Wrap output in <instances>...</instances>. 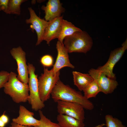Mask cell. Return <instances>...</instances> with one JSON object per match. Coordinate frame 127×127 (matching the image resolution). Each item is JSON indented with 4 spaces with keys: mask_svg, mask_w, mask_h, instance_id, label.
<instances>
[{
    "mask_svg": "<svg viewBox=\"0 0 127 127\" xmlns=\"http://www.w3.org/2000/svg\"><path fill=\"white\" fill-rule=\"evenodd\" d=\"M59 114L65 115L83 122L85 118L84 108L78 103L62 101L57 102Z\"/></svg>",
    "mask_w": 127,
    "mask_h": 127,
    "instance_id": "cell-9",
    "label": "cell"
},
{
    "mask_svg": "<svg viewBox=\"0 0 127 127\" xmlns=\"http://www.w3.org/2000/svg\"><path fill=\"white\" fill-rule=\"evenodd\" d=\"M28 9L30 17L29 19L25 20V22L27 24H31V28L36 31L37 38L36 45H38L43 41V37L44 31L49 22L38 16L31 7H29Z\"/></svg>",
    "mask_w": 127,
    "mask_h": 127,
    "instance_id": "cell-10",
    "label": "cell"
},
{
    "mask_svg": "<svg viewBox=\"0 0 127 127\" xmlns=\"http://www.w3.org/2000/svg\"><path fill=\"white\" fill-rule=\"evenodd\" d=\"M40 118V124L34 127H61L57 123L52 121L47 118L41 110L39 111Z\"/></svg>",
    "mask_w": 127,
    "mask_h": 127,
    "instance_id": "cell-20",
    "label": "cell"
},
{
    "mask_svg": "<svg viewBox=\"0 0 127 127\" xmlns=\"http://www.w3.org/2000/svg\"><path fill=\"white\" fill-rule=\"evenodd\" d=\"M63 44L68 53H86L91 49L93 42L88 34L86 32L81 31L65 37Z\"/></svg>",
    "mask_w": 127,
    "mask_h": 127,
    "instance_id": "cell-3",
    "label": "cell"
},
{
    "mask_svg": "<svg viewBox=\"0 0 127 127\" xmlns=\"http://www.w3.org/2000/svg\"><path fill=\"white\" fill-rule=\"evenodd\" d=\"M9 127H33L32 126H26L21 125L12 122L11 125Z\"/></svg>",
    "mask_w": 127,
    "mask_h": 127,
    "instance_id": "cell-26",
    "label": "cell"
},
{
    "mask_svg": "<svg viewBox=\"0 0 127 127\" xmlns=\"http://www.w3.org/2000/svg\"><path fill=\"white\" fill-rule=\"evenodd\" d=\"M82 31L75 26L71 22L63 19L61 23L60 34L58 40L63 44V41L66 36L71 35L74 33Z\"/></svg>",
    "mask_w": 127,
    "mask_h": 127,
    "instance_id": "cell-17",
    "label": "cell"
},
{
    "mask_svg": "<svg viewBox=\"0 0 127 127\" xmlns=\"http://www.w3.org/2000/svg\"><path fill=\"white\" fill-rule=\"evenodd\" d=\"M40 61L44 67H50L53 65V58L51 56L49 55H46L42 56Z\"/></svg>",
    "mask_w": 127,
    "mask_h": 127,
    "instance_id": "cell-22",
    "label": "cell"
},
{
    "mask_svg": "<svg viewBox=\"0 0 127 127\" xmlns=\"http://www.w3.org/2000/svg\"><path fill=\"white\" fill-rule=\"evenodd\" d=\"M122 47L112 51L107 62L97 69L103 73L108 78L116 79L115 74L113 72V68L127 49V40L123 43Z\"/></svg>",
    "mask_w": 127,
    "mask_h": 127,
    "instance_id": "cell-7",
    "label": "cell"
},
{
    "mask_svg": "<svg viewBox=\"0 0 127 127\" xmlns=\"http://www.w3.org/2000/svg\"><path fill=\"white\" fill-rule=\"evenodd\" d=\"M6 125L0 118V127H5Z\"/></svg>",
    "mask_w": 127,
    "mask_h": 127,
    "instance_id": "cell-27",
    "label": "cell"
},
{
    "mask_svg": "<svg viewBox=\"0 0 127 127\" xmlns=\"http://www.w3.org/2000/svg\"><path fill=\"white\" fill-rule=\"evenodd\" d=\"M10 53L17 63V78L21 82L28 84L29 72L26 63V53L19 46L12 48L10 50Z\"/></svg>",
    "mask_w": 127,
    "mask_h": 127,
    "instance_id": "cell-6",
    "label": "cell"
},
{
    "mask_svg": "<svg viewBox=\"0 0 127 127\" xmlns=\"http://www.w3.org/2000/svg\"><path fill=\"white\" fill-rule=\"evenodd\" d=\"M57 119L61 127H84L85 126L83 122L65 115L59 114Z\"/></svg>",
    "mask_w": 127,
    "mask_h": 127,
    "instance_id": "cell-16",
    "label": "cell"
},
{
    "mask_svg": "<svg viewBox=\"0 0 127 127\" xmlns=\"http://www.w3.org/2000/svg\"><path fill=\"white\" fill-rule=\"evenodd\" d=\"M19 115L12 119V122L20 125L34 127L39 125L40 121L34 117V114L22 105L20 106Z\"/></svg>",
    "mask_w": 127,
    "mask_h": 127,
    "instance_id": "cell-12",
    "label": "cell"
},
{
    "mask_svg": "<svg viewBox=\"0 0 127 127\" xmlns=\"http://www.w3.org/2000/svg\"><path fill=\"white\" fill-rule=\"evenodd\" d=\"M105 119L106 127H127L120 120L111 115H106Z\"/></svg>",
    "mask_w": 127,
    "mask_h": 127,
    "instance_id": "cell-21",
    "label": "cell"
},
{
    "mask_svg": "<svg viewBox=\"0 0 127 127\" xmlns=\"http://www.w3.org/2000/svg\"><path fill=\"white\" fill-rule=\"evenodd\" d=\"M17 76L15 73L11 72L8 80L4 86V91L15 103H25L28 101L29 97V86L20 81Z\"/></svg>",
    "mask_w": 127,
    "mask_h": 127,
    "instance_id": "cell-2",
    "label": "cell"
},
{
    "mask_svg": "<svg viewBox=\"0 0 127 127\" xmlns=\"http://www.w3.org/2000/svg\"><path fill=\"white\" fill-rule=\"evenodd\" d=\"M84 96L87 99L95 97L101 92L100 88L97 83L93 79V81L83 91Z\"/></svg>",
    "mask_w": 127,
    "mask_h": 127,
    "instance_id": "cell-18",
    "label": "cell"
},
{
    "mask_svg": "<svg viewBox=\"0 0 127 127\" xmlns=\"http://www.w3.org/2000/svg\"><path fill=\"white\" fill-rule=\"evenodd\" d=\"M27 1L25 0H9L7 14H20V6L23 3Z\"/></svg>",
    "mask_w": 127,
    "mask_h": 127,
    "instance_id": "cell-19",
    "label": "cell"
},
{
    "mask_svg": "<svg viewBox=\"0 0 127 127\" xmlns=\"http://www.w3.org/2000/svg\"><path fill=\"white\" fill-rule=\"evenodd\" d=\"M60 71L55 73L52 68L49 70L44 67V73L38 79L39 96L43 103L50 98L53 89L60 79Z\"/></svg>",
    "mask_w": 127,
    "mask_h": 127,
    "instance_id": "cell-4",
    "label": "cell"
},
{
    "mask_svg": "<svg viewBox=\"0 0 127 127\" xmlns=\"http://www.w3.org/2000/svg\"><path fill=\"white\" fill-rule=\"evenodd\" d=\"M10 73L4 71H0V88L3 87L5 83L8 80Z\"/></svg>",
    "mask_w": 127,
    "mask_h": 127,
    "instance_id": "cell-23",
    "label": "cell"
},
{
    "mask_svg": "<svg viewBox=\"0 0 127 127\" xmlns=\"http://www.w3.org/2000/svg\"><path fill=\"white\" fill-rule=\"evenodd\" d=\"M72 74L74 84L81 91H83L93 80L89 74L74 71H73Z\"/></svg>",
    "mask_w": 127,
    "mask_h": 127,
    "instance_id": "cell-15",
    "label": "cell"
},
{
    "mask_svg": "<svg viewBox=\"0 0 127 127\" xmlns=\"http://www.w3.org/2000/svg\"><path fill=\"white\" fill-rule=\"evenodd\" d=\"M9 0H0V11L6 13L8 10Z\"/></svg>",
    "mask_w": 127,
    "mask_h": 127,
    "instance_id": "cell-24",
    "label": "cell"
},
{
    "mask_svg": "<svg viewBox=\"0 0 127 127\" xmlns=\"http://www.w3.org/2000/svg\"><path fill=\"white\" fill-rule=\"evenodd\" d=\"M105 125V124L104 123H103L99 124L97 126L94 127H103Z\"/></svg>",
    "mask_w": 127,
    "mask_h": 127,
    "instance_id": "cell-28",
    "label": "cell"
},
{
    "mask_svg": "<svg viewBox=\"0 0 127 127\" xmlns=\"http://www.w3.org/2000/svg\"><path fill=\"white\" fill-rule=\"evenodd\" d=\"M89 74L99 86L101 92L105 94L112 93L118 85L115 80L110 79L98 69H90Z\"/></svg>",
    "mask_w": 127,
    "mask_h": 127,
    "instance_id": "cell-8",
    "label": "cell"
},
{
    "mask_svg": "<svg viewBox=\"0 0 127 127\" xmlns=\"http://www.w3.org/2000/svg\"><path fill=\"white\" fill-rule=\"evenodd\" d=\"M63 16L54 18L48 21L44 31L42 40L45 41L49 44L52 40L58 38L60 33Z\"/></svg>",
    "mask_w": 127,
    "mask_h": 127,
    "instance_id": "cell-13",
    "label": "cell"
},
{
    "mask_svg": "<svg viewBox=\"0 0 127 127\" xmlns=\"http://www.w3.org/2000/svg\"><path fill=\"white\" fill-rule=\"evenodd\" d=\"M41 9L45 13V20L48 21L61 16V13L65 11L59 0H49L46 6H42Z\"/></svg>",
    "mask_w": 127,
    "mask_h": 127,
    "instance_id": "cell-14",
    "label": "cell"
},
{
    "mask_svg": "<svg viewBox=\"0 0 127 127\" xmlns=\"http://www.w3.org/2000/svg\"><path fill=\"white\" fill-rule=\"evenodd\" d=\"M51 95L56 102L62 101L76 103L81 105L84 109L90 110H93L94 107L93 103L80 92L64 84L60 79L53 89Z\"/></svg>",
    "mask_w": 127,
    "mask_h": 127,
    "instance_id": "cell-1",
    "label": "cell"
},
{
    "mask_svg": "<svg viewBox=\"0 0 127 127\" xmlns=\"http://www.w3.org/2000/svg\"><path fill=\"white\" fill-rule=\"evenodd\" d=\"M28 66L29 75L28 85L30 92L28 101L33 110L39 111L44 107L45 104L39 96L38 75L35 73V68L32 64L28 63Z\"/></svg>",
    "mask_w": 127,
    "mask_h": 127,
    "instance_id": "cell-5",
    "label": "cell"
},
{
    "mask_svg": "<svg viewBox=\"0 0 127 127\" xmlns=\"http://www.w3.org/2000/svg\"><path fill=\"white\" fill-rule=\"evenodd\" d=\"M0 118L6 125L9 122V118L8 116L5 114V111L0 116Z\"/></svg>",
    "mask_w": 127,
    "mask_h": 127,
    "instance_id": "cell-25",
    "label": "cell"
},
{
    "mask_svg": "<svg viewBox=\"0 0 127 127\" xmlns=\"http://www.w3.org/2000/svg\"><path fill=\"white\" fill-rule=\"evenodd\" d=\"M57 55L56 61L52 68L54 72L57 73L61 68L68 67L74 68L75 67L70 63L68 52L63 44L58 41L56 44Z\"/></svg>",
    "mask_w": 127,
    "mask_h": 127,
    "instance_id": "cell-11",
    "label": "cell"
}]
</instances>
